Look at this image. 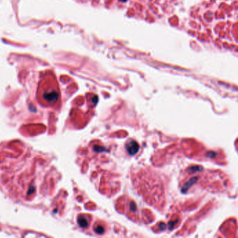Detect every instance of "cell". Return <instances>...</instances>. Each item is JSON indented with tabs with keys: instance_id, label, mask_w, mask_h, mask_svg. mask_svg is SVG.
Listing matches in <instances>:
<instances>
[{
	"instance_id": "6da1fadb",
	"label": "cell",
	"mask_w": 238,
	"mask_h": 238,
	"mask_svg": "<svg viewBox=\"0 0 238 238\" xmlns=\"http://www.w3.org/2000/svg\"><path fill=\"white\" fill-rule=\"evenodd\" d=\"M126 150L131 155H134L137 153L139 149V145L134 140H130L126 145Z\"/></svg>"
},
{
	"instance_id": "7a4b0ae2",
	"label": "cell",
	"mask_w": 238,
	"mask_h": 238,
	"mask_svg": "<svg viewBox=\"0 0 238 238\" xmlns=\"http://www.w3.org/2000/svg\"><path fill=\"white\" fill-rule=\"evenodd\" d=\"M78 223H79V224L81 227H87L89 224V222H88V220L87 219V218L85 217H80L78 219Z\"/></svg>"
},
{
	"instance_id": "3957f363",
	"label": "cell",
	"mask_w": 238,
	"mask_h": 238,
	"mask_svg": "<svg viewBox=\"0 0 238 238\" xmlns=\"http://www.w3.org/2000/svg\"><path fill=\"white\" fill-rule=\"evenodd\" d=\"M120 1H121V2H125V1H126V0H120Z\"/></svg>"
}]
</instances>
